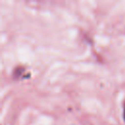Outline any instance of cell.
I'll list each match as a JSON object with an SVG mask.
<instances>
[{
    "instance_id": "obj_1",
    "label": "cell",
    "mask_w": 125,
    "mask_h": 125,
    "mask_svg": "<svg viewBox=\"0 0 125 125\" xmlns=\"http://www.w3.org/2000/svg\"><path fill=\"white\" fill-rule=\"evenodd\" d=\"M124 120H125V104H124Z\"/></svg>"
}]
</instances>
